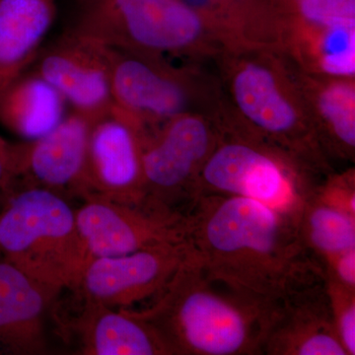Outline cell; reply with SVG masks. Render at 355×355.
Returning <instances> with one entry per match:
<instances>
[{
  "mask_svg": "<svg viewBox=\"0 0 355 355\" xmlns=\"http://www.w3.org/2000/svg\"><path fill=\"white\" fill-rule=\"evenodd\" d=\"M186 217L187 242L203 272L265 307L324 272L297 225L257 200L200 196Z\"/></svg>",
  "mask_w": 355,
  "mask_h": 355,
  "instance_id": "1",
  "label": "cell"
},
{
  "mask_svg": "<svg viewBox=\"0 0 355 355\" xmlns=\"http://www.w3.org/2000/svg\"><path fill=\"white\" fill-rule=\"evenodd\" d=\"M132 311L170 355H261L265 306L210 279L191 251L157 297Z\"/></svg>",
  "mask_w": 355,
  "mask_h": 355,
  "instance_id": "2",
  "label": "cell"
},
{
  "mask_svg": "<svg viewBox=\"0 0 355 355\" xmlns=\"http://www.w3.org/2000/svg\"><path fill=\"white\" fill-rule=\"evenodd\" d=\"M214 62L228 102L252 132L324 176L335 171L320 146L293 64L279 49L221 51Z\"/></svg>",
  "mask_w": 355,
  "mask_h": 355,
  "instance_id": "3",
  "label": "cell"
},
{
  "mask_svg": "<svg viewBox=\"0 0 355 355\" xmlns=\"http://www.w3.org/2000/svg\"><path fill=\"white\" fill-rule=\"evenodd\" d=\"M216 118L219 139L198 177V198H251L298 227L306 205L327 175L252 132L228 101Z\"/></svg>",
  "mask_w": 355,
  "mask_h": 355,
  "instance_id": "4",
  "label": "cell"
},
{
  "mask_svg": "<svg viewBox=\"0 0 355 355\" xmlns=\"http://www.w3.org/2000/svg\"><path fill=\"white\" fill-rule=\"evenodd\" d=\"M1 198L0 257L44 286L73 291L88 257L69 200L20 183Z\"/></svg>",
  "mask_w": 355,
  "mask_h": 355,
  "instance_id": "5",
  "label": "cell"
},
{
  "mask_svg": "<svg viewBox=\"0 0 355 355\" xmlns=\"http://www.w3.org/2000/svg\"><path fill=\"white\" fill-rule=\"evenodd\" d=\"M67 29L108 48L180 62L222 50L184 0H74Z\"/></svg>",
  "mask_w": 355,
  "mask_h": 355,
  "instance_id": "6",
  "label": "cell"
},
{
  "mask_svg": "<svg viewBox=\"0 0 355 355\" xmlns=\"http://www.w3.org/2000/svg\"><path fill=\"white\" fill-rule=\"evenodd\" d=\"M114 111L142 135L189 113L216 116L226 103L217 73L203 62L109 48Z\"/></svg>",
  "mask_w": 355,
  "mask_h": 355,
  "instance_id": "7",
  "label": "cell"
},
{
  "mask_svg": "<svg viewBox=\"0 0 355 355\" xmlns=\"http://www.w3.org/2000/svg\"><path fill=\"white\" fill-rule=\"evenodd\" d=\"M218 139L216 116L202 113L181 114L142 135V205L186 216Z\"/></svg>",
  "mask_w": 355,
  "mask_h": 355,
  "instance_id": "8",
  "label": "cell"
},
{
  "mask_svg": "<svg viewBox=\"0 0 355 355\" xmlns=\"http://www.w3.org/2000/svg\"><path fill=\"white\" fill-rule=\"evenodd\" d=\"M83 200L76 209V224L88 261L187 242V217L183 214L95 196Z\"/></svg>",
  "mask_w": 355,
  "mask_h": 355,
  "instance_id": "9",
  "label": "cell"
},
{
  "mask_svg": "<svg viewBox=\"0 0 355 355\" xmlns=\"http://www.w3.org/2000/svg\"><path fill=\"white\" fill-rule=\"evenodd\" d=\"M190 253L188 242L89 260L73 291L84 300L132 309L157 297Z\"/></svg>",
  "mask_w": 355,
  "mask_h": 355,
  "instance_id": "10",
  "label": "cell"
},
{
  "mask_svg": "<svg viewBox=\"0 0 355 355\" xmlns=\"http://www.w3.org/2000/svg\"><path fill=\"white\" fill-rule=\"evenodd\" d=\"M29 71L92 123L113 111L109 48L99 42L65 29L42 48Z\"/></svg>",
  "mask_w": 355,
  "mask_h": 355,
  "instance_id": "11",
  "label": "cell"
},
{
  "mask_svg": "<svg viewBox=\"0 0 355 355\" xmlns=\"http://www.w3.org/2000/svg\"><path fill=\"white\" fill-rule=\"evenodd\" d=\"M261 350V355H347L334 323L326 272L266 306Z\"/></svg>",
  "mask_w": 355,
  "mask_h": 355,
  "instance_id": "12",
  "label": "cell"
},
{
  "mask_svg": "<svg viewBox=\"0 0 355 355\" xmlns=\"http://www.w3.org/2000/svg\"><path fill=\"white\" fill-rule=\"evenodd\" d=\"M91 125L92 121L72 112L42 137L13 144L16 183L83 200Z\"/></svg>",
  "mask_w": 355,
  "mask_h": 355,
  "instance_id": "13",
  "label": "cell"
},
{
  "mask_svg": "<svg viewBox=\"0 0 355 355\" xmlns=\"http://www.w3.org/2000/svg\"><path fill=\"white\" fill-rule=\"evenodd\" d=\"M142 205L141 133L130 121L111 112L93 121L85 168V196Z\"/></svg>",
  "mask_w": 355,
  "mask_h": 355,
  "instance_id": "14",
  "label": "cell"
},
{
  "mask_svg": "<svg viewBox=\"0 0 355 355\" xmlns=\"http://www.w3.org/2000/svg\"><path fill=\"white\" fill-rule=\"evenodd\" d=\"M60 293L0 257V354L48 352L46 319Z\"/></svg>",
  "mask_w": 355,
  "mask_h": 355,
  "instance_id": "15",
  "label": "cell"
},
{
  "mask_svg": "<svg viewBox=\"0 0 355 355\" xmlns=\"http://www.w3.org/2000/svg\"><path fill=\"white\" fill-rule=\"evenodd\" d=\"M293 67L324 153L331 163L354 162L355 77L315 76L301 71L294 64Z\"/></svg>",
  "mask_w": 355,
  "mask_h": 355,
  "instance_id": "16",
  "label": "cell"
},
{
  "mask_svg": "<svg viewBox=\"0 0 355 355\" xmlns=\"http://www.w3.org/2000/svg\"><path fill=\"white\" fill-rule=\"evenodd\" d=\"M279 50L306 73L355 77V22L280 19Z\"/></svg>",
  "mask_w": 355,
  "mask_h": 355,
  "instance_id": "17",
  "label": "cell"
},
{
  "mask_svg": "<svg viewBox=\"0 0 355 355\" xmlns=\"http://www.w3.org/2000/svg\"><path fill=\"white\" fill-rule=\"evenodd\" d=\"M83 300L73 319L80 354L86 355H170L155 330L132 310L114 309Z\"/></svg>",
  "mask_w": 355,
  "mask_h": 355,
  "instance_id": "18",
  "label": "cell"
},
{
  "mask_svg": "<svg viewBox=\"0 0 355 355\" xmlns=\"http://www.w3.org/2000/svg\"><path fill=\"white\" fill-rule=\"evenodd\" d=\"M57 16V0H0V98L31 69Z\"/></svg>",
  "mask_w": 355,
  "mask_h": 355,
  "instance_id": "19",
  "label": "cell"
},
{
  "mask_svg": "<svg viewBox=\"0 0 355 355\" xmlns=\"http://www.w3.org/2000/svg\"><path fill=\"white\" fill-rule=\"evenodd\" d=\"M64 100L28 70L0 98V123L25 140L50 132L64 118Z\"/></svg>",
  "mask_w": 355,
  "mask_h": 355,
  "instance_id": "20",
  "label": "cell"
},
{
  "mask_svg": "<svg viewBox=\"0 0 355 355\" xmlns=\"http://www.w3.org/2000/svg\"><path fill=\"white\" fill-rule=\"evenodd\" d=\"M311 253L324 261L355 248V216L313 197L298 225Z\"/></svg>",
  "mask_w": 355,
  "mask_h": 355,
  "instance_id": "21",
  "label": "cell"
},
{
  "mask_svg": "<svg viewBox=\"0 0 355 355\" xmlns=\"http://www.w3.org/2000/svg\"><path fill=\"white\" fill-rule=\"evenodd\" d=\"M237 21L252 46L279 49L280 21L272 0H216Z\"/></svg>",
  "mask_w": 355,
  "mask_h": 355,
  "instance_id": "22",
  "label": "cell"
},
{
  "mask_svg": "<svg viewBox=\"0 0 355 355\" xmlns=\"http://www.w3.org/2000/svg\"><path fill=\"white\" fill-rule=\"evenodd\" d=\"M280 19L355 22V0H272Z\"/></svg>",
  "mask_w": 355,
  "mask_h": 355,
  "instance_id": "23",
  "label": "cell"
},
{
  "mask_svg": "<svg viewBox=\"0 0 355 355\" xmlns=\"http://www.w3.org/2000/svg\"><path fill=\"white\" fill-rule=\"evenodd\" d=\"M336 334L347 355L355 354V291L326 275Z\"/></svg>",
  "mask_w": 355,
  "mask_h": 355,
  "instance_id": "24",
  "label": "cell"
},
{
  "mask_svg": "<svg viewBox=\"0 0 355 355\" xmlns=\"http://www.w3.org/2000/svg\"><path fill=\"white\" fill-rule=\"evenodd\" d=\"M315 197L355 216L354 168L329 173L318 187Z\"/></svg>",
  "mask_w": 355,
  "mask_h": 355,
  "instance_id": "25",
  "label": "cell"
},
{
  "mask_svg": "<svg viewBox=\"0 0 355 355\" xmlns=\"http://www.w3.org/2000/svg\"><path fill=\"white\" fill-rule=\"evenodd\" d=\"M328 277L355 291V248L322 261Z\"/></svg>",
  "mask_w": 355,
  "mask_h": 355,
  "instance_id": "26",
  "label": "cell"
},
{
  "mask_svg": "<svg viewBox=\"0 0 355 355\" xmlns=\"http://www.w3.org/2000/svg\"><path fill=\"white\" fill-rule=\"evenodd\" d=\"M17 182L13 144L0 135V193H6Z\"/></svg>",
  "mask_w": 355,
  "mask_h": 355,
  "instance_id": "27",
  "label": "cell"
}]
</instances>
